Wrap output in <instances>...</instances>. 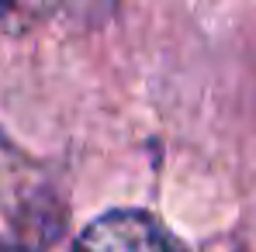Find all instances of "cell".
<instances>
[{
    "label": "cell",
    "mask_w": 256,
    "mask_h": 252,
    "mask_svg": "<svg viewBox=\"0 0 256 252\" xmlns=\"http://www.w3.org/2000/svg\"><path fill=\"white\" fill-rule=\"evenodd\" d=\"M76 252H184L170 232L142 211L97 218L76 242Z\"/></svg>",
    "instance_id": "1"
},
{
    "label": "cell",
    "mask_w": 256,
    "mask_h": 252,
    "mask_svg": "<svg viewBox=\"0 0 256 252\" xmlns=\"http://www.w3.org/2000/svg\"><path fill=\"white\" fill-rule=\"evenodd\" d=\"M56 3L59 0H0V24L10 31H28L56 10Z\"/></svg>",
    "instance_id": "2"
}]
</instances>
